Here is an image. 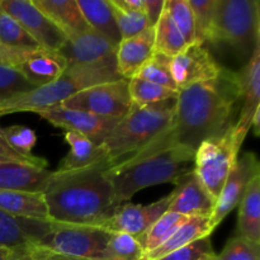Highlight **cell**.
Returning <instances> with one entry per match:
<instances>
[{"label":"cell","mask_w":260,"mask_h":260,"mask_svg":"<svg viewBox=\"0 0 260 260\" xmlns=\"http://www.w3.org/2000/svg\"><path fill=\"white\" fill-rule=\"evenodd\" d=\"M0 43L14 48L40 47L24 28L8 13L0 9Z\"/></svg>","instance_id":"obj_34"},{"label":"cell","mask_w":260,"mask_h":260,"mask_svg":"<svg viewBox=\"0 0 260 260\" xmlns=\"http://www.w3.org/2000/svg\"><path fill=\"white\" fill-rule=\"evenodd\" d=\"M200 260H217V259H216V253H212V254H207V255L202 256Z\"/></svg>","instance_id":"obj_48"},{"label":"cell","mask_w":260,"mask_h":260,"mask_svg":"<svg viewBox=\"0 0 260 260\" xmlns=\"http://www.w3.org/2000/svg\"><path fill=\"white\" fill-rule=\"evenodd\" d=\"M236 235L260 244V175L251 180L239 205Z\"/></svg>","instance_id":"obj_27"},{"label":"cell","mask_w":260,"mask_h":260,"mask_svg":"<svg viewBox=\"0 0 260 260\" xmlns=\"http://www.w3.org/2000/svg\"><path fill=\"white\" fill-rule=\"evenodd\" d=\"M68 38L90 30L76 0H32Z\"/></svg>","instance_id":"obj_22"},{"label":"cell","mask_w":260,"mask_h":260,"mask_svg":"<svg viewBox=\"0 0 260 260\" xmlns=\"http://www.w3.org/2000/svg\"><path fill=\"white\" fill-rule=\"evenodd\" d=\"M0 9L12 15L40 47L58 52L68 41L32 0H0Z\"/></svg>","instance_id":"obj_10"},{"label":"cell","mask_w":260,"mask_h":260,"mask_svg":"<svg viewBox=\"0 0 260 260\" xmlns=\"http://www.w3.org/2000/svg\"><path fill=\"white\" fill-rule=\"evenodd\" d=\"M61 106L104 118L122 119L132 108L128 80L119 79L117 81L89 86L66 99Z\"/></svg>","instance_id":"obj_9"},{"label":"cell","mask_w":260,"mask_h":260,"mask_svg":"<svg viewBox=\"0 0 260 260\" xmlns=\"http://www.w3.org/2000/svg\"><path fill=\"white\" fill-rule=\"evenodd\" d=\"M172 74L178 90L192 84L212 80L220 74L221 66L208 48L200 43H190L172 57Z\"/></svg>","instance_id":"obj_14"},{"label":"cell","mask_w":260,"mask_h":260,"mask_svg":"<svg viewBox=\"0 0 260 260\" xmlns=\"http://www.w3.org/2000/svg\"><path fill=\"white\" fill-rule=\"evenodd\" d=\"M155 30L147 28L140 35L121 41L117 47L116 68L122 79L135 78L155 53Z\"/></svg>","instance_id":"obj_21"},{"label":"cell","mask_w":260,"mask_h":260,"mask_svg":"<svg viewBox=\"0 0 260 260\" xmlns=\"http://www.w3.org/2000/svg\"><path fill=\"white\" fill-rule=\"evenodd\" d=\"M32 260H88L83 258H75V256L62 255V254L53 253L47 249L40 248V246H32Z\"/></svg>","instance_id":"obj_45"},{"label":"cell","mask_w":260,"mask_h":260,"mask_svg":"<svg viewBox=\"0 0 260 260\" xmlns=\"http://www.w3.org/2000/svg\"><path fill=\"white\" fill-rule=\"evenodd\" d=\"M144 13L149 28H155L164 10L165 0H144Z\"/></svg>","instance_id":"obj_42"},{"label":"cell","mask_w":260,"mask_h":260,"mask_svg":"<svg viewBox=\"0 0 260 260\" xmlns=\"http://www.w3.org/2000/svg\"><path fill=\"white\" fill-rule=\"evenodd\" d=\"M51 229V220L17 217L0 210V248L35 246L50 234Z\"/></svg>","instance_id":"obj_19"},{"label":"cell","mask_w":260,"mask_h":260,"mask_svg":"<svg viewBox=\"0 0 260 260\" xmlns=\"http://www.w3.org/2000/svg\"><path fill=\"white\" fill-rule=\"evenodd\" d=\"M194 17V43L211 42L215 25L217 0H188Z\"/></svg>","instance_id":"obj_31"},{"label":"cell","mask_w":260,"mask_h":260,"mask_svg":"<svg viewBox=\"0 0 260 260\" xmlns=\"http://www.w3.org/2000/svg\"><path fill=\"white\" fill-rule=\"evenodd\" d=\"M173 197L174 193L172 192L156 202L146 206L122 203L114 208L112 215L99 228L109 233L127 234L134 238H139L167 212Z\"/></svg>","instance_id":"obj_11"},{"label":"cell","mask_w":260,"mask_h":260,"mask_svg":"<svg viewBox=\"0 0 260 260\" xmlns=\"http://www.w3.org/2000/svg\"><path fill=\"white\" fill-rule=\"evenodd\" d=\"M41 118L65 131H73L88 137L95 145H102L121 119L104 118L88 112L71 109L61 104L38 112Z\"/></svg>","instance_id":"obj_12"},{"label":"cell","mask_w":260,"mask_h":260,"mask_svg":"<svg viewBox=\"0 0 260 260\" xmlns=\"http://www.w3.org/2000/svg\"><path fill=\"white\" fill-rule=\"evenodd\" d=\"M112 3L126 12H144V0H112Z\"/></svg>","instance_id":"obj_46"},{"label":"cell","mask_w":260,"mask_h":260,"mask_svg":"<svg viewBox=\"0 0 260 260\" xmlns=\"http://www.w3.org/2000/svg\"><path fill=\"white\" fill-rule=\"evenodd\" d=\"M170 62H172V57H168L162 53L155 52L154 56L137 73L136 78L144 79V80L151 81V83L161 85L164 88L178 91L175 81L173 79Z\"/></svg>","instance_id":"obj_32"},{"label":"cell","mask_w":260,"mask_h":260,"mask_svg":"<svg viewBox=\"0 0 260 260\" xmlns=\"http://www.w3.org/2000/svg\"><path fill=\"white\" fill-rule=\"evenodd\" d=\"M35 89L14 68L0 65V106Z\"/></svg>","instance_id":"obj_35"},{"label":"cell","mask_w":260,"mask_h":260,"mask_svg":"<svg viewBox=\"0 0 260 260\" xmlns=\"http://www.w3.org/2000/svg\"><path fill=\"white\" fill-rule=\"evenodd\" d=\"M213 230H215V228L211 222V217H189L159 248L145 254V259L156 260L161 258V256L167 255V254L172 253L177 249L200 240V239L211 236Z\"/></svg>","instance_id":"obj_24"},{"label":"cell","mask_w":260,"mask_h":260,"mask_svg":"<svg viewBox=\"0 0 260 260\" xmlns=\"http://www.w3.org/2000/svg\"><path fill=\"white\" fill-rule=\"evenodd\" d=\"M0 210L17 217L50 220L43 193L0 190Z\"/></svg>","instance_id":"obj_26"},{"label":"cell","mask_w":260,"mask_h":260,"mask_svg":"<svg viewBox=\"0 0 260 260\" xmlns=\"http://www.w3.org/2000/svg\"><path fill=\"white\" fill-rule=\"evenodd\" d=\"M25 50L27 48L8 47V46H4L0 43V65L9 66V68L15 69Z\"/></svg>","instance_id":"obj_43"},{"label":"cell","mask_w":260,"mask_h":260,"mask_svg":"<svg viewBox=\"0 0 260 260\" xmlns=\"http://www.w3.org/2000/svg\"><path fill=\"white\" fill-rule=\"evenodd\" d=\"M128 90L132 104L137 107L150 106V104L160 103V102L169 101L178 96V91L164 88L144 79L136 78V76L128 80Z\"/></svg>","instance_id":"obj_30"},{"label":"cell","mask_w":260,"mask_h":260,"mask_svg":"<svg viewBox=\"0 0 260 260\" xmlns=\"http://www.w3.org/2000/svg\"><path fill=\"white\" fill-rule=\"evenodd\" d=\"M122 79L116 69L98 66H68L62 75L47 85L10 99L0 106V117L19 112H38L63 103L66 99L89 86Z\"/></svg>","instance_id":"obj_5"},{"label":"cell","mask_w":260,"mask_h":260,"mask_svg":"<svg viewBox=\"0 0 260 260\" xmlns=\"http://www.w3.org/2000/svg\"><path fill=\"white\" fill-rule=\"evenodd\" d=\"M241 145L233 124L223 134L203 141L196 150L193 172L216 202L235 167Z\"/></svg>","instance_id":"obj_7"},{"label":"cell","mask_w":260,"mask_h":260,"mask_svg":"<svg viewBox=\"0 0 260 260\" xmlns=\"http://www.w3.org/2000/svg\"><path fill=\"white\" fill-rule=\"evenodd\" d=\"M109 159L74 172L55 170L45 194L51 221L99 228L114 211L113 190L107 180Z\"/></svg>","instance_id":"obj_2"},{"label":"cell","mask_w":260,"mask_h":260,"mask_svg":"<svg viewBox=\"0 0 260 260\" xmlns=\"http://www.w3.org/2000/svg\"><path fill=\"white\" fill-rule=\"evenodd\" d=\"M112 233L95 226L52 221V229L37 245L53 253L88 260H102Z\"/></svg>","instance_id":"obj_8"},{"label":"cell","mask_w":260,"mask_h":260,"mask_svg":"<svg viewBox=\"0 0 260 260\" xmlns=\"http://www.w3.org/2000/svg\"><path fill=\"white\" fill-rule=\"evenodd\" d=\"M2 135L7 144L18 154L25 156L33 155L32 150L37 142V136L32 128L14 124V126L2 127Z\"/></svg>","instance_id":"obj_39"},{"label":"cell","mask_w":260,"mask_h":260,"mask_svg":"<svg viewBox=\"0 0 260 260\" xmlns=\"http://www.w3.org/2000/svg\"><path fill=\"white\" fill-rule=\"evenodd\" d=\"M68 69V62L57 51L47 48H27L15 70L36 88L47 85L60 78Z\"/></svg>","instance_id":"obj_18"},{"label":"cell","mask_w":260,"mask_h":260,"mask_svg":"<svg viewBox=\"0 0 260 260\" xmlns=\"http://www.w3.org/2000/svg\"><path fill=\"white\" fill-rule=\"evenodd\" d=\"M58 52L65 58L68 66H98L116 69L117 47L94 30L68 38Z\"/></svg>","instance_id":"obj_15"},{"label":"cell","mask_w":260,"mask_h":260,"mask_svg":"<svg viewBox=\"0 0 260 260\" xmlns=\"http://www.w3.org/2000/svg\"><path fill=\"white\" fill-rule=\"evenodd\" d=\"M211 45H225L246 63L260 43L258 0H217Z\"/></svg>","instance_id":"obj_6"},{"label":"cell","mask_w":260,"mask_h":260,"mask_svg":"<svg viewBox=\"0 0 260 260\" xmlns=\"http://www.w3.org/2000/svg\"><path fill=\"white\" fill-rule=\"evenodd\" d=\"M259 114H260V109L254 113L253 116V119H251V127H254V135L255 136H259V132H260V128H259V124H260V119H259Z\"/></svg>","instance_id":"obj_47"},{"label":"cell","mask_w":260,"mask_h":260,"mask_svg":"<svg viewBox=\"0 0 260 260\" xmlns=\"http://www.w3.org/2000/svg\"><path fill=\"white\" fill-rule=\"evenodd\" d=\"M240 94V116L234 123L239 140L244 142L249 129L251 128V119L254 113L260 109V43L256 45L250 60L236 73Z\"/></svg>","instance_id":"obj_16"},{"label":"cell","mask_w":260,"mask_h":260,"mask_svg":"<svg viewBox=\"0 0 260 260\" xmlns=\"http://www.w3.org/2000/svg\"><path fill=\"white\" fill-rule=\"evenodd\" d=\"M32 246L25 248H0V260H32Z\"/></svg>","instance_id":"obj_44"},{"label":"cell","mask_w":260,"mask_h":260,"mask_svg":"<svg viewBox=\"0 0 260 260\" xmlns=\"http://www.w3.org/2000/svg\"><path fill=\"white\" fill-rule=\"evenodd\" d=\"M144 255L136 238L127 234L112 233L102 260H142Z\"/></svg>","instance_id":"obj_33"},{"label":"cell","mask_w":260,"mask_h":260,"mask_svg":"<svg viewBox=\"0 0 260 260\" xmlns=\"http://www.w3.org/2000/svg\"><path fill=\"white\" fill-rule=\"evenodd\" d=\"M212 253H215V251H213L212 243H211V236H206V238L200 239V240L194 241L187 246L177 249V250L156 260H200L202 256Z\"/></svg>","instance_id":"obj_40"},{"label":"cell","mask_w":260,"mask_h":260,"mask_svg":"<svg viewBox=\"0 0 260 260\" xmlns=\"http://www.w3.org/2000/svg\"><path fill=\"white\" fill-rule=\"evenodd\" d=\"M142 260H146V259H145V255H144V259H142Z\"/></svg>","instance_id":"obj_49"},{"label":"cell","mask_w":260,"mask_h":260,"mask_svg":"<svg viewBox=\"0 0 260 260\" xmlns=\"http://www.w3.org/2000/svg\"><path fill=\"white\" fill-rule=\"evenodd\" d=\"M194 152L188 147L177 146L139 160L126 159L106 170L107 180L113 190V205L131 200L139 190L152 185L177 184L194 169Z\"/></svg>","instance_id":"obj_3"},{"label":"cell","mask_w":260,"mask_h":260,"mask_svg":"<svg viewBox=\"0 0 260 260\" xmlns=\"http://www.w3.org/2000/svg\"><path fill=\"white\" fill-rule=\"evenodd\" d=\"M109 3L113 8L114 18H116L117 27L121 33L122 41L135 37L149 28L144 12H126L116 7L112 0H109Z\"/></svg>","instance_id":"obj_38"},{"label":"cell","mask_w":260,"mask_h":260,"mask_svg":"<svg viewBox=\"0 0 260 260\" xmlns=\"http://www.w3.org/2000/svg\"><path fill=\"white\" fill-rule=\"evenodd\" d=\"M188 218L189 217H187V216L167 211L161 217L157 218V220L152 223L151 228H150L146 233L142 234L139 238H136L137 241L140 243V245H141L144 253H150V251L159 248V246L161 245L162 243H165V241L170 238V235H172L182 223H184Z\"/></svg>","instance_id":"obj_28"},{"label":"cell","mask_w":260,"mask_h":260,"mask_svg":"<svg viewBox=\"0 0 260 260\" xmlns=\"http://www.w3.org/2000/svg\"><path fill=\"white\" fill-rule=\"evenodd\" d=\"M155 52L162 53L168 57H174L175 55L187 47V42L183 38L182 33L174 24L173 19L170 18L169 13L165 9L160 17L159 22L155 25Z\"/></svg>","instance_id":"obj_29"},{"label":"cell","mask_w":260,"mask_h":260,"mask_svg":"<svg viewBox=\"0 0 260 260\" xmlns=\"http://www.w3.org/2000/svg\"><path fill=\"white\" fill-rule=\"evenodd\" d=\"M55 172L22 162H0V190L45 193Z\"/></svg>","instance_id":"obj_20"},{"label":"cell","mask_w":260,"mask_h":260,"mask_svg":"<svg viewBox=\"0 0 260 260\" xmlns=\"http://www.w3.org/2000/svg\"><path fill=\"white\" fill-rule=\"evenodd\" d=\"M239 101L236 73L226 68L221 69L212 80L180 89L167 128L128 159L139 160L177 146L196 151L203 141L223 134L233 126L234 111Z\"/></svg>","instance_id":"obj_1"},{"label":"cell","mask_w":260,"mask_h":260,"mask_svg":"<svg viewBox=\"0 0 260 260\" xmlns=\"http://www.w3.org/2000/svg\"><path fill=\"white\" fill-rule=\"evenodd\" d=\"M0 162H22V164L35 165V167L45 168V169H47L48 167V161L43 157L36 156V155L25 156L14 151L3 137L2 127H0Z\"/></svg>","instance_id":"obj_41"},{"label":"cell","mask_w":260,"mask_h":260,"mask_svg":"<svg viewBox=\"0 0 260 260\" xmlns=\"http://www.w3.org/2000/svg\"><path fill=\"white\" fill-rule=\"evenodd\" d=\"M217 260H260V244L253 243L240 235H235L226 243Z\"/></svg>","instance_id":"obj_37"},{"label":"cell","mask_w":260,"mask_h":260,"mask_svg":"<svg viewBox=\"0 0 260 260\" xmlns=\"http://www.w3.org/2000/svg\"><path fill=\"white\" fill-rule=\"evenodd\" d=\"M260 175V162L254 152H244L238 157L235 167L229 174L222 190L220 193L215 211L211 216L213 228H217L230 212H233L243 200L249 184L255 177Z\"/></svg>","instance_id":"obj_13"},{"label":"cell","mask_w":260,"mask_h":260,"mask_svg":"<svg viewBox=\"0 0 260 260\" xmlns=\"http://www.w3.org/2000/svg\"><path fill=\"white\" fill-rule=\"evenodd\" d=\"M65 141L70 145V152L61 160L57 172L81 170L108 159L103 145H95L83 135L65 131Z\"/></svg>","instance_id":"obj_23"},{"label":"cell","mask_w":260,"mask_h":260,"mask_svg":"<svg viewBox=\"0 0 260 260\" xmlns=\"http://www.w3.org/2000/svg\"><path fill=\"white\" fill-rule=\"evenodd\" d=\"M89 28L118 47L121 33L117 27L113 8L106 0H76Z\"/></svg>","instance_id":"obj_25"},{"label":"cell","mask_w":260,"mask_h":260,"mask_svg":"<svg viewBox=\"0 0 260 260\" xmlns=\"http://www.w3.org/2000/svg\"><path fill=\"white\" fill-rule=\"evenodd\" d=\"M174 197L168 211L187 217H211L216 200L203 187L194 172L184 175L175 184Z\"/></svg>","instance_id":"obj_17"},{"label":"cell","mask_w":260,"mask_h":260,"mask_svg":"<svg viewBox=\"0 0 260 260\" xmlns=\"http://www.w3.org/2000/svg\"><path fill=\"white\" fill-rule=\"evenodd\" d=\"M175 101L177 98L144 107L132 104L129 113L102 144L113 165L131 157L167 128L174 113Z\"/></svg>","instance_id":"obj_4"},{"label":"cell","mask_w":260,"mask_h":260,"mask_svg":"<svg viewBox=\"0 0 260 260\" xmlns=\"http://www.w3.org/2000/svg\"><path fill=\"white\" fill-rule=\"evenodd\" d=\"M165 9L187 45L194 43V17L188 0H165Z\"/></svg>","instance_id":"obj_36"}]
</instances>
